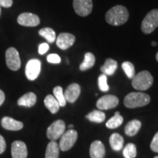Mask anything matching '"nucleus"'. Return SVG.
Returning a JSON list of instances; mask_svg holds the SVG:
<instances>
[{"instance_id":"obj_32","label":"nucleus","mask_w":158,"mask_h":158,"mask_svg":"<svg viewBox=\"0 0 158 158\" xmlns=\"http://www.w3.org/2000/svg\"><path fill=\"white\" fill-rule=\"evenodd\" d=\"M151 149L155 152L158 153V132L154 136L152 141L151 142V145H150Z\"/></svg>"},{"instance_id":"obj_23","label":"nucleus","mask_w":158,"mask_h":158,"mask_svg":"<svg viewBox=\"0 0 158 158\" xmlns=\"http://www.w3.org/2000/svg\"><path fill=\"white\" fill-rule=\"evenodd\" d=\"M94 64H95V56H94V55L91 52H87L85 54L84 61L80 64L79 68L81 71H85L92 68Z\"/></svg>"},{"instance_id":"obj_34","label":"nucleus","mask_w":158,"mask_h":158,"mask_svg":"<svg viewBox=\"0 0 158 158\" xmlns=\"http://www.w3.org/2000/svg\"><path fill=\"white\" fill-rule=\"evenodd\" d=\"M13 4V0H0V6L5 7V8H9V7H12Z\"/></svg>"},{"instance_id":"obj_14","label":"nucleus","mask_w":158,"mask_h":158,"mask_svg":"<svg viewBox=\"0 0 158 158\" xmlns=\"http://www.w3.org/2000/svg\"><path fill=\"white\" fill-rule=\"evenodd\" d=\"M81 94V87L78 84H72L69 85L64 92V98L67 102L73 103L76 101Z\"/></svg>"},{"instance_id":"obj_40","label":"nucleus","mask_w":158,"mask_h":158,"mask_svg":"<svg viewBox=\"0 0 158 158\" xmlns=\"http://www.w3.org/2000/svg\"><path fill=\"white\" fill-rule=\"evenodd\" d=\"M1 6H0V15H1Z\"/></svg>"},{"instance_id":"obj_21","label":"nucleus","mask_w":158,"mask_h":158,"mask_svg":"<svg viewBox=\"0 0 158 158\" xmlns=\"http://www.w3.org/2000/svg\"><path fill=\"white\" fill-rule=\"evenodd\" d=\"M110 147L114 151H120L124 145V138L118 133H114L110 135L109 138Z\"/></svg>"},{"instance_id":"obj_11","label":"nucleus","mask_w":158,"mask_h":158,"mask_svg":"<svg viewBox=\"0 0 158 158\" xmlns=\"http://www.w3.org/2000/svg\"><path fill=\"white\" fill-rule=\"evenodd\" d=\"M17 21L19 24L23 27H37L40 23V18L37 15L31 13H23L18 17Z\"/></svg>"},{"instance_id":"obj_9","label":"nucleus","mask_w":158,"mask_h":158,"mask_svg":"<svg viewBox=\"0 0 158 158\" xmlns=\"http://www.w3.org/2000/svg\"><path fill=\"white\" fill-rule=\"evenodd\" d=\"M73 5L76 14L82 17L89 15L93 8L92 0H73Z\"/></svg>"},{"instance_id":"obj_15","label":"nucleus","mask_w":158,"mask_h":158,"mask_svg":"<svg viewBox=\"0 0 158 158\" xmlns=\"http://www.w3.org/2000/svg\"><path fill=\"white\" fill-rule=\"evenodd\" d=\"M1 124L3 128H5V130H13V131L20 130L23 127V124L22 122L17 121V120L9 117V116H5L2 118Z\"/></svg>"},{"instance_id":"obj_17","label":"nucleus","mask_w":158,"mask_h":158,"mask_svg":"<svg viewBox=\"0 0 158 158\" xmlns=\"http://www.w3.org/2000/svg\"><path fill=\"white\" fill-rule=\"evenodd\" d=\"M117 62L116 60L108 58L106 59L104 64L100 68V70L102 74H105L106 76H113L117 69Z\"/></svg>"},{"instance_id":"obj_31","label":"nucleus","mask_w":158,"mask_h":158,"mask_svg":"<svg viewBox=\"0 0 158 158\" xmlns=\"http://www.w3.org/2000/svg\"><path fill=\"white\" fill-rule=\"evenodd\" d=\"M47 61L51 64H59L61 62V58L58 54H51L47 56Z\"/></svg>"},{"instance_id":"obj_25","label":"nucleus","mask_w":158,"mask_h":158,"mask_svg":"<svg viewBox=\"0 0 158 158\" xmlns=\"http://www.w3.org/2000/svg\"><path fill=\"white\" fill-rule=\"evenodd\" d=\"M90 122H96V123H102L106 119V114L101 110H94L91 113L87 114L86 116Z\"/></svg>"},{"instance_id":"obj_18","label":"nucleus","mask_w":158,"mask_h":158,"mask_svg":"<svg viewBox=\"0 0 158 158\" xmlns=\"http://www.w3.org/2000/svg\"><path fill=\"white\" fill-rule=\"evenodd\" d=\"M37 96L33 92H28L23 94L18 100V105L24 107H31L36 103Z\"/></svg>"},{"instance_id":"obj_29","label":"nucleus","mask_w":158,"mask_h":158,"mask_svg":"<svg viewBox=\"0 0 158 158\" xmlns=\"http://www.w3.org/2000/svg\"><path fill=\"white\" fill-rule=\"evenodd\" d=\"M122 69L124 71L126 75L128 78L132 79L135 76V68H134V65L132 64L130 62H124L122 63Z\"/></svg>"},{"instance_id":"obj_13","label":"nucleus","mask_w":158,"mask_h":158,"mask_svg":"<svg viewBox=\"0 0 158 158\" xmlns=\"http://www.w3.org/2000/svg\"><path fill=\"white\" fill-rule=\"evenodd\" d=\"M11 155L13 158H27L28 152L24 142L21 141L13 142L11 146Z\"/></svg>"},{"instance_id":"obj_35","label":"nucleus","mask_w":158,"mask_h":158,"mask_svg":"<svg viewBox=\"0 0 158 158\" xmlns=\"http://www.w3.org/2000/svg\"><path fill=\"white\" fill-rule=\"evenodd\" d=\"M6 147H7V145H6V141L5 138H3L2 135H0V155L2 154L5 151Z\"/></svg>"},{"instance_id":"obj_12","label":"nucleus","mask_w":158,"mask_h":158,"mask_svg":"<svg viewBox=\"0 0 158 158\" xmlns=\"http://www.w3.org/2000/svg\"><path fill=\"white\" fill-rule=\"evenodd\" d=\"M76 41V37L70 33H61L56 39V45L62 50H66L72 46Z\"/></svg>"},{"instance_id":"obj_41","label":"nucleus","mask_w":158,"mask_h":158,"mask_svg":"<svg viewBox=\"0 0 158 158\" xmlns=\"http://www.w3.org/2000/svg\"><path fill=\"white\" fill-rule=\"evenodd\" d=\"M154 158H158V156H156V157H155Z\"/></svg>"},{"instance_id":"obj_8","label":"nucleus","mask_w":158,"mask_h":158,"mask_svg":"<svg viewBox=\"0 0 158 158\" xmlns=\"http://www.w3.org/2000/svg\"><path fill=\"white\" fill-rule=\"evenodd\" d=\"M41 71V62L37 59H30L25 68V74L28 80L34 81L37 78Z\"/></svg>"},{"instance_id":"obj_2","label":"nucleus","mask_w":158,"mask_h":158,"mask_svg":"<svg viewBox=\"0 0 158 158\" xmlns=\"http://www.w3.org/2000/svg\"><path fill=\"white\" fill-rule=\"evenodd\" d=\"M150 97L143 92H131L124 98V104L127 108H135L145 106L149 103Z\"/></svg>"},{"instance_id":"obj_10","label":"nucleus","mask_w":158,"mask_h":158,"mask_svg":"<svg viewBox=\"0 0 158 158\" xmlns=\"http://www.w3.org/2000/svg\"><path fill=\"white\" fill-rule=\"evenodd\" d=\"M118 104V99L116 96L107 94L100 98L97 102V107L100 110H108L116 107Z\"/></svg>"},{"instance_id":"obj_26","label":"nucleus","mask_w":158,"mask_h":158,"mask_svg":"<svg viewBox=\"0 0 158 158\" xmlns=\"http://www.w3.org/2000/svg\"><path fill=\"white\" fill-rule=\"evenodd\" d=\"M39 35L44 37L50 43H53L56 39V32H55L54 29L49 28V27H45V28L41 29L39 31Z\"/></svg>"},{"instance_id":"obj_5","label":"nucleus","mask_w":158,"mask_h":158,"mask_svg":"<svg viewBox=\"0 0 158 158\" xmlns=\"http://www.w3.org/2000/svg\"><path fill=\"white\" fill-rule=\"evenodd\" d=\"M77 139H78V133L76 130L73 129L68 130L61 136L59 144V149L63 152L68 151L73 147Z\"/></svg>"},{"instance_id":"obj_28","label":"nucleus","mask_w":158,"mask_h":158,"mask_svg":"<svg viewBox=\"0 0 158 158\" xmlns=\"http://www.w3.org/2000/svg\"><path fill=\"white\" fill-rule=\"evenodd\" d=\"M123 155L125 158H135L137 155V149L135 144H127L123 149Z\"/></svg>"},{"instance_id":"obj_33","label":"nucleus","mask_w":158,"mask_h":158,"mask_svg":"<svg viewBox=\"0 0 158 158\" xmlns=\"http://www.w3.org/2000/svg\"><path fill=\"white\" fill-rule=\"evenodd\" d=\"M48 49H49V45L48 43H42V44L39 45L38 52L40 55H43L45 54V53L48 51Z\"/></svg>"},{"instance_id":"obj_16","label":"nucleus","mask_w":158,"mask_h":158,"mask_svg":"<svg viewBox=\"0 0 158 158\" xmlns=\"http://www.w3.org/2000/svg\"><path fill=\"white\" fill-rule=\"evenodd\" d=\"M89 153L91 158H103L106 155L104 144L100 141H94L91 144Z\"/></svg>"},{"instance_id":"obj_36","label":"nucleus","mask_w":158,"mask_h":158,"mask_svg":"<svg viewBox=\"0 0 158 158\" xmlns=\"http://www.w3.org/2000/svg\"><path fill=\"white\" fill-rule=\"evenodd\" d=\"M5 94L4 93L2 90L0 89V106L3 104V102H5Z\"/></svg>"},{"instance_id":"obj_24","label":"nucleus","mask_w":158,"mask_h":158,"mask_svg":"<svg viewBox=\"0 0 158 158\" xmlns=\"http://www.w3.org/2000/svg\"><path fill=\"white\" fill-rule=\"evenodd\" d=\"M123 122V117L120 115L119 112L117 111L115 113V115L112 116L108 121L106 122V127L109 129H115L119 127Z\"/></svg>"},{"instance_id":"obj_4","label":"nucleus","mask_w":158,"mask_h":158,"mask_svg":"<svg viewBox=\"0 0 158 158\" xmlns=\"http://www.w3.org/2000/svg\"><path fill=\"white\" fill-rule=\"evenodd\" d=\"M158 27V9L148 13L141 23V31L144 34H150Z\"/></svg>"},{"instance_id":"obj_7","label":"nucleus","mask_w":158,"mask_h":158,"mask_svg":"<svg viewBox=\"0 0 158 158\" xmlns=\"http://www.w3.org/2000/svg\"><path fill=\"white\" fill-rule=\"evenodd\" d=\"M65 132V123L63 120H56L48 127L46 132L47 137L51 141H56L61 138Z\"/></svg>"},{"instance_id":"obj_19","label":"nucleus","mask_w":158,"mask_h":158,"mask_svg":"<svg viewBox=\"0 0 158 158\" xmlns=\"http://www.w3.org/2000/svg\"><path fill=\"white\" fill-rule=\"evenodd\" d=\"M44 104L45 107L50 110L51 113L54 114H56L59 111V108H60V106H59L56 99L51 94H48L45 97L44 99Z\"/></svg>"},{"instance_id":"obj_37","label":"nucleus","mask_w":158,"mask_h":158,"mask_svg":"<svg viewBox=\"0 0 158 158\" xmlns=\"http://www.w3.org/2000/svg\"><path fill=\"white\" fill-rule=\"evenodd\" d=\"M157 43H156V42H155V41L152 42V46H156V45H157Z\"/></svg>"},{"instance_id":"obj_20","label":"nucleus","mask_w":158,"mask_h":158,"mask_svg":"<svg viewBox=\"0 0 158 158\" xmlns=\"http://www.w3.org/2000/svg\"><path fill=\"white\" fill-rule=\"evenodd\" d=\"M141 122L139 120L134 119L128 122L124 128V132L128 136H133L138 133L141 129Z\"/></svg>"},{"instance_id":"obj_3","label":"nucleus","mask_w":158,"mask_h":158,"mask_svg":"<svg viewBox=\"0 0 158 158\" xmlns=\"http://www.w3.org/2000/svg\"><path fill=\"white\" fill-rule=\"evenodd\" d=\"M132 81V86L134 89L140 91H145L152 86L154 79L151 73L147 70H143L135 75Z\"/></svg>"},{"instance_id":"obj_22","label":"nucleus","mask_w":158,"mask_h":158,"mask_svg":"<svg viewBox=\"0 0 158 158\" xmlns=\"http://www.w3.org/2000/svg\"><path fill=\"white\" fill-rule=\"evenodd\" d=\"M59 147L55 141H51L48 144L45 151V158H59Z\"/></svg>"},{"instance_id":"obj_6","label":"nucleus","mask_w":158,"mask_h":158,"mask_svg":"<svg viewBox=\"0 0 158 158\" xmlns=\"http://www.w3.org/2000/svg\"><path fill=\"white\" fill-rule=\"evenodd\" d=\"M5 61L7 67L11 70L16 71L21 68V59L19 53L13 47H10L5 52Z\"/></svg>"},{"instance_id":"obj_39","label":"nucleus","mask_w":158,"mask_h":158,"mask_svg":"<svg viewBox=\"0 0 158 158\" xmlns=\"http://www.w3.org/2000/svg\"><path fill=\"white\" fill-rule=\"evenodd\" d=\"M156 59H157V61L158 62V52L157 53V55H156Z\"/></svg>"},{"instance_id":"obj_38","label":"nucleus","mask_w":158,"mask_h":158,"mask_svg":"<svg viewBox=\"0 0 158 158\" xmlns=\"http://www.w3.org/2000/svg\"><path fill=\"white\" fill-rule=\"evenodd\" d=\"M68 127L70 128H70H73V127H74V126L73 125V124H70V125H69V127Z\"/></svg>"},{"instance_id":"obj_27","label":"nucleus","mask_w":158,"mask_h":158,"mask_svg":"<svg viewBox=\"0 0 158 158\" xmlns=\"http://www.w3.org/2000/svg\"><path fill=\"white\" fill-rule=\"evenodd\" d=\"M53 92H54V98H56L57 101H58L59 106H60L61 107H64V106H66L67 101L66 100H65L62 87H61V86H56V87L54 88Z\"/></svg>"},{"instance_id":"obj_1","label":"nucleus","mask_w":158,"mask_h":158,"mask_svg":"<svg viewBox=\"0 0 158 158\" xmlns=\"http://www.w3.org/2000/svg\"><path fill=\"white\" fill-rule=\"evenodd\" d=\"M129 19V12L122 5H116L110 8L106 14V21L112 26L124 24Z\"/></svg>"},{"instance_id":"obj_30","label":"nucleus","mask_w":158,"mask_h":158,"mask_svg":"<svg viewBox=\"0 0 158 158\" xmlns=\"http://www.w3.org/2000/svg\"><path fill=\"white\" fill-rule=\"evenodd\" d=\"M107 76L105 74H101L98 78V86L99 89L102 92H108L109 90V86L108 85Z\"/></svg>"}]
</instances>
